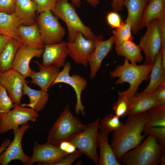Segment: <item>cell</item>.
Masks as SVG:
<instances>
[{
  "mask_svg": "<svg viewBox=\"0 0 165 165\" xmlns=\"http://www.w3.org/2000/svg\"><path fill=\"white\" fill-rule=\"evenodd\" d=\"M150 82L146 88L140 95L152 94L160 84L165 80V71L163 68L162 55L160 50L157 55L151 71Z\"/></svg>",
  "mask_w": 165,
  "mask_h": 165,
  "instance_id": "cell-26",
  "label": "cell"
},
{
  "mask_svg": "<svg viewBox=\"0 0 165 165\" xmlns=\"http://www.w3.org/2000/svg\"><path fill=\"white\" fill-rule=\"evenodd\" d=\"M60 0H57V2H58V1H60Z\"/></svg>",
  "mask_w": 165,
  "mask_h": 165,
  "instance_id": "cell-47",
  "label": "cell"
},
{
  "mask_svg": "<svg viewBox=\"0 0 165 165\" xmlns=\"http://www.w3.org/2000/svg\"><path fill=\"white\" fill-rule=\"evenodd\" d=\"M92 6L96 7L99 3V0H86ZM72 3L76 7L80 6V0H72Z\"/></svg>",
  "mask_w": 165,
  "mask_h": 165,
  "instance_id": "cell-43",
  "label": "cell"
},
{
  "mask_svg": "<svg viewBox=\"0 0 165 165\" xmlns=\"http://www.w3.org/2000/svg\"><path fill=\"white\" fill-rule=\"evenodd\" d=\"M86 126L72 114L67 105L49 131L47 142L58 147L61 143L68 141Z\"/></svg>",
  "mask_w": 165,
  "mask_h": 165,
  "instance_id": "cell-3",
  "label": "cell"
},
{
  "mask_svg": "<svg viewBox=\"0 0 165 165\" xmlns=\"http://www.w3.org/2000/svg\"><path fill=\"white\" fill-rule=\"evenodd\" d=\"M148 119L147 112L128 116L125 124L113 132L111 145L118 161L124 153L139 145L147 136L142 133Z\"/></svg>",
  "mask_w": 165,
  "mask_h": 165,
  "instance_id": "cell-1",
  "label": "cell"
},
{
  "mask_svg": "<svg viewBox=\"0 0 165 165\" xmlns=\"http://www.w3.org/2000/svg\"><path fill=\"white\" fill-rule=\"evenodd\" d=\"M147 112L148 119L145 127H165V105H159Z\"/></svg>",
  "mask_w": 165,
  "mask_h": 165,
  "instance_id": "cell-30",
  "label": "cell"
},
{
  "mask_svg": "<svg viewBox=\"0 0 165 165\" xmlns=\"http://www.w3.org/2000/svg\"><path fill=\"white\" fill-rule=\"evenodd\" d=\"M52 11L57 18L65 23L68 30V42H73L79 32L82 33L85 38L94 40L96 36L90 28L82 23L74 8L68 0L57 2Z\"/></svg>",
  "mask_w": 165,
  "mask_h": 165,
  "instance_id": "cell-5",
  "label": "cell"
},
{
  "mask_svg": "<svg viewBox=\"0 0 165 165\" xmlns=\"http://www.w3.org/2000/svg\"><path fill=\"white\" fill-rule=\"evenodd\" d=\"M42 65H53L58 68L63 67L68 56L67 42L65 41L54 44L44 45L42 54Z\"/></svg>",
  "mask_w": 165,
  "mask_h": 165,
  "instance_id": "cell-17",
  "label": "cell"
},
{
  "mask_svg": "<svg viewBox=\"0 0 165 165\" xmlns=\"http://www.w3.org/2000/svg\"><path fill=\"white\" fill-rule=\"evenodd\" d=\"M71 69L70 62L65 63L63 69L59 72L51 87L59 83H66L71 86L75 93L77 97L75 112L78 115L80 113L82 115L84 116L85 114L84 111L85 107L82 103L81 95L82 91L87 86V81L86 79L78 75L73 74L70 75L69 72Z\"/></svg>",
  "mask_w": 165,
  "mask_h": 165,
  "instance_id": "cell-11",
  "label": "cell"
},
{
  "mask_svg": "<svg viewBox=\"0 0 165 165\" xmlns=\"http://www.w3.org/2000/svg\"><path fill=\"white\" fill-rule=\"evenodd\" d=\"M142 132L147 135H151L158 140L165 147V127H144Z\"/></svg>",
  "mask_w": 165,
  "mask_h": 165,
  "instance_id": "cell-35",
  "label": "cell"
},
{
  "mask_svg": "<svg viewBox=\"0 0 165 165\" xmlns=\"http://www.w3.org/2000/svg\"><path fill=\"white\" fill-rule=\"evenodd\" d=\"M159 105L152 94L140 95L137 94L129 98L127 116L136 115L146 112Z\"/></svg>",
  "mask_w": 165,
  "mask_h": 165,
  "instance_id": "cell-20",
  "label": "cell"
},
{
  "mask_svg": "<svg viewBox=\"0 0 165 165\" xmlns=\"http://www.w3.org/2000/svg\"><path fill=\"white\" fill-rule=\"evenodd\" d=\"M13 108L10 110L1 118L0 133L7 132L11 130H15L19 126L28 123L29 121L33 122L39 117L38 112L33 109L21 105H13Z\"/></svg>",
  "mask_w": 165,
  "mask_h": 165,
  "instance_id": "cell-9",
  "label": "cell"
},
{
  "mask_svg": "<svg viewBox=\"0 0 165 165\" xmlns=\"http://www.w3.org/2000/svg\"><path fill=\"white\" fill-rule=\"evenodd\" d=\"M34 62L38 65L39 71H33L30 77L31 82L41 90L47 91L56 78L59 72L58 68L52 65L44 66L38 61Z\"/></svg>",
  "mask_w": 165,
  "mask_h": 165,
  "instance_id": "cell-18",
  "label": "cell"
},
{
  "mask_svg": "<svg viewBox=\"0 0 165 165\" xmlns=\"http://www.w3.org/2000/svg\"><path fill=\"white\" fill-rule=\"evenodd\" d=\"M94 48L88 58L90 67V77L94 79L99 71L104 59L112 50L114 43V38L112 35L104 40L102 35L95 36L94 39Z\"/></svg>",
  "mask_w": 165,
  "mask_h": 165,
  "instance_id": "cell-14",
  "label": "cell"
},
{
  "mask_svg": "<svg viewBox=\"0 0 165 165\" xmlns=\"http://www.w3.org/2000/svg\"><path fill=\"white\" fill-rule=\"evenodd\" d=\"M11 142L10 140L8 138H6L3 140L0 146V155L6 149Z\"/></svg>",
  "mask_w": 165,
  "mask_h": 165,
  "instance_id": "cell-45",
  "label": "cell"
},
{
  "mask_svg": "<svg viewBox=\"0 0 165 165\" xmlns=\"http://www.w3.org/2000/svg\"><path fill=\"white\" fill-rule=\"evenodd\" d=\"M82 154V152L77 149L74 152L67 155L52 165H70Z\"/></svg>",
  "mask_w": 165,
  "mask_h": 165,
  "instance_id": "cell-38",
  "label": "cell"
},
{
  "mask_svg": "<svg viewBox=\"0 0 165 165\" xmlns=\"http://www.w3.org/2000/svg\"><path fill=\"white\" fill-rule=\"evenodd\" d=\"M0 121H1V117H0Z\"/></svg>",
  "mask_w": 165,
  "mask_h": 165,
  "instance_id": "cell-48",
  "label": "cell"
},
{
  "mask_svg": "<svg viewBox=\"0 0 165 165\" xmlns=\"http://www.w3.org/2000/svg\"><path fill=\"white\" fill-rule=\"evenodd\" d=\"M67 46L68 55L75 62L86 67L89 55L94 48V40L85 38L82 33L79 32L73 42H67Z\"/></svg>",
  "mask_w": 165,
  "mask_h": 165,
  "instance_id": "cell-16",
  "label": "cell"
},
{
  "mask_svg": "<svg viewBox=\"0 0 165 165\" xmlns=\"http://www.w3.org/2000/svg\"><path fill=\"white\" fill-rule=\"evenodd\" d=\"M17 33L23 44L35 48H44L37 22L31 25H21Z\"/></svg>",
  "mask_w": 165,
  "mask_h": 165,
  "instance_id": "cell-22",
  "label": "cell"
},
{
  "mask_svg": "<svg viewBox=\"0 0 165 165\" xmlns=\"http://www.w3.org/2000/svg\"><path fill=\"white\" fill-rule=\"evenodd\" d=\"M114 43L115 50L118 56L125 57L133 64H137L142 61L143 57L141 53V49L132 40Z\"/></svg>",
  "mask_w": 165,
  "mask_h": 165,
  "instance_id": "cell-27",
  "label": "cell"
},
{
  "mask_svg": "<svg viewBox=\"0 0 165 165\" xmlns=\"http://www.w3.org/2000/svg\"><path fill=\"white\" fill-rule=\"evenodd\" d=\"M44 50V48H35L23 43L16 53L12 65V68L25 78L30 77L33 71L29 66L31 61L34 57H40Z\"/></svg>",
  "mask_w": 165,
  "mask_h": 165,
  "instance_id": "cell-15",
  "label": "cell"
},
{
  "mask_svg": "<svg viewBox=\"0 0 165 165\" xmlns=\"http://www.w3.org/2000/svg\"><path fill=\"white\" fill-rule=\"evenodd\" d=\"M67 154L59 147L47 142L41 144L35 140L33 153L28 165L36 162L39 165H52Z\"/></svg>",
  "mask_w": 165,
  "mask_h": 165,
  "instance_id": "cell-12",
  "label": "cell"
},
{
  "mask_svg": "<svg viewBox=\"0 0 165 165\" xmlns=\"http://www.w3.org/2000/svg\"><path fill=\"white\" fill-rule=\"evenodd\" d=\"M13 102L6 88L0 83V117L5 115L13 107Z\"/></svg>",
  "mask_w": 165,
  "mask_h": 165,
  "instance_id": "cell-34",
  "label": "cell"
},
{
  "mask_svg": "<svg viewBox=\"0 0 165 165\" xmlns=\"http://www.w3.org/2000/svg\"><path fill=\"white\" fill-rule=\"evenodd\" d=\"M119 97L113 107L115 114L118 117L127 116L129 107V98L122 92H119Z\"/></svg>",
  "mask_w": 165,
  "mask_h": 165,
  "instance_id": "cell-33",
  "label": "cell"
},
{
  "mask_svg": "<svg viewBox=\"0 0 165 165\" xmlns=\"http://www.w3.org/2000/svg\"><path fill=\"white\" fill-rule=\"evenodd\" d=\"M131 31V23L126 19L124 22H122L119 27L112 31L114 38V43L133 40V37Z\"/></svg>",
  "mask_w": 165,
  "mask_h": 165,
  "instance_id": "cell-32",
  "label": "cell"
},
{
  "mask_svg": "<svg viewBox=\"0 0 165 165\" xmlns=\"http://www.w3.org/2000/svg\"><path fill=\"white\" fill-rule=\"evenodd\" d=\"M106 19L107 24L112 28H119L123 22L119 14L117 12L114 11L108 13Z\"/></svg>",
  "mask_w": 165,
  "mask_h": 165,
  "instance_id": "cell-37",
  "label": "cell"
},
{
  "mask_svg": "<svg viewBox=\"0 0 165 165\" xmlns=\"http://www.w3.org/2000/svg\"><path fill=\"white\" fill-rule=\"evenodd\" d=\"M164 148L155 138L148 135L141 144L124 153L120 161L127 165H157Z\"/></svg>",
  "mask_w": 165,
  "mask_h": 165,
  "instance_id": "cell-4",
  "label": "cell"
},
{
  "mask_svg": "<svg viewBox=\"0 0 165 165\" xmlns=\"http://www.w3.org/2000/svg\"><path fill=\"white\" fill-rule=\"evenodd\" d=\"M160 164L161 165L165 164V150L164 148L163 149L160 156Z\"/></svg>",
  "mask_w": 165,
  "mask_h": 165,
  "instance_id": "cell-46",
  "label": "cell"
},
{
  "mask_svg": "<svg viewBox=\"0 0 165 165\" xmlns=\"http://www.w3.org/2000/svg\"><path fill=\"white\" fill-rule=\"evenodd\" d=\"M147 27L146 31L141 38L139 45L145 55L144 64L152 65L160 50L162 44L158 19L152 21Z\"/></svg>",
  "mask_w": 165,
  "mask_h": 165,
  "instance_id": "cell-8",
  "label": "cell"
},
{
  "mask_svg": "<svg viewBox=\"0 0 165 165\" xmlns=\"http://www.w3.org/2000/svg\"><path fill=\"white\" fill-rule=\"evenodd\" d=\"M23 93L29 97L30 102L20 105L30 107L38 112L43 110L49 101V94L47 91L32 89L27 85V82L24 84Z\"/></svg>",
  "mask_w": 165,
  "mask_h": 165,
  "instance_id": "cell-23",
  "label": "cell"
},
{
  "mask_svg": "<svg viewBox=\"0 0 165 165\" xmlns=\"http://www.w3.org/2000/svg\"><path fill=\"white\" fill-rule=\"evenodd\" d=\"M37 7V13H40L45 11H52L55 8L57 0H32Z\"/></svg>",
  "mask_w": 165,
  "mask_h": 165,
  "instance_id": "cell-36",
  "label": "cell"
},
{
  "mask_svg": "<svg viewBox=\"0 0 165 165\" xmlns=\"http://www.w3.org/2000/svg\"><path fill=\"white\" fill-rule=\"evenodd\" d=\"M108 134L105 132L98 133V146L100 148L99 165H120L108 142Z\"/></svg>",
  "mask_w": 165,
  "mask_h": 165,
  "instance_id": "cell-24",
  "label": "cell"
},
{
  "mask_svg": "<svg viewBox=\"0 0 165 165\" xmlns=\"http://www.w3.org/2000/svg\"><path fill=\"white\" fill-rule=\"evenodd\" d=\"M165 16V0H149L141 17V30L154 20H160Z\"/></svg>",
  "mask_w": 165,
  "mask_h": 165,
  "instance_id": "cell-25",
  "label": "cell"
},
{
  "mask_svg": "<svg viewBox=\"0 0 165 165\" xmlns=\"http://www.w3.org/2000/svg\"><path fill=\"white\" fill-rule=\"evenodd\" d=\"M25 82H27L25 78L12 68L3 72L0 71V83L6 88L15 105H21L23 86Z\"/></svg>",
  "mask_w": 165,
  "mask_h": 165,
  "instance_id": "cell-13",
  "label": "cell"
},
{
  "mask_svg": "<svg viewBox=\"0 0 165 165\" xmlns=\"http://www.w3.org/2000/svg\"><path fill=\"white\" fill-rule=\"evenodd\" d=\"M149 0H123L127 11V20L131 24L132 31L136 34L141 30V21L144 10Z\"/></svg>",
  "mask_w": 165,
  "mask_h": 165,
  "instance_id": "cell-19",
  "label": "cell"
},
{
  "mask_svg": "<svg viewBox=\"0 0 165 165\" xmlns=\"http://www.w3.org/2000/svg\"><path fill=\"white\" fill-rule=\"evenodd\" d=\"M15 0H0V12L11 14L14 12Z\"/></svg>",
  "mask_w": 165,
  "mask_h": 165,
  "instance_id": "cell-40",
  "label": "cell"
},
{
  "mask_svg": "<svg viewBox=\"0 0 165 165\" xmlns=\"http://www.w3.org/2000/svg\"><path fill=\"white\" fill-rule=\"evenodd\" d=\"M23 44L20 39L11 38L0 53V71L3 72L12 68L16 53Z\"/></svg>",
  "mask_w": 165,
  "mask_h": 165,
  "instance_id": "cell-29",
  "label": "cell"
},
{
  "mask_svg": "<svg viewBox=\"0 0 165 165\" xmlns=\"http://www.w3.org/2000/svg\"><path fill=\"white\" fill-rule=\"evenodd\" d=\"M58 147L68 154L74 152L77 149L75 147L68 141H64L60 143Z\"/></svg>",
  "mask_w": 165,
  "mask_h": 165,
  "instance_id": "cell-41",
  "label": "cell"
},
{
  "mask_svg": "<svg viewBox=\"0 0 165 165\" xmlns=\"http://www.w3.org/2000/svg\"><path fill=\"white\" fill-rule=\"evenodd\" d=\"M37 7L32 0H15L14 13L22 25H31L36 23Z\"/></svg>",
  "mask_w": 165,
  "mask_h": 165,
  "instance_id": "cell-21",
  "label": "cell"
},
{
  "mask_svg": "<svg viewBox=\"0 0 165 165\" xmlns=\"http://www.w3.org/2000/svg\"><path fill=\"white\" fill-rule=\"evenodd\" d=\"M111 6L113 11L117 12L121 11L124 6L123 0H112Z\"/></svg>",
  "mask_w": 165,
  "mask_h": 165,
  "instance_id": "cell-42",
  "label": "cell"
},
{
  "mask_svg": "<svg viewBox=\"0 0 165 165\" xmlns=\"http://www.w3.org/2000/svg\"><path fill=\"white\" fill-rule=\"evenodd\" d=\"M10 39L8 36L0 34V53Z\"/></svg>",
  "mask_w": 165,
  "mask_h": 165,
  "instance_id": "cell-44",
  "label": "cell"
},
{
  "mask_svg": "<svg viewBox=\"0 0 165 165\" xmlns=\"http://www.w3.org/2000/svg\"><path fill=\"white\" fill-rule=\"evenodd\" d=\"M57 18L50 10L40 13L36 18V22L44 45L57 43L62 41L65 31Z\"/></svg>",
  "mask_w": 165,
  "mask_h": 165,
  "instance_id": "cell-7",
  "label": "cell"
},
{
  "mask_svg": "<svg viewBox=\"0 0 165 165\" xmlns=\"http://www.w3.org/2000/svg\"><path fill=\"white\" fill-rule=\"evenodd\" d=\"M30 127L27 123L13 130V139L0 155V165H7L12 161L17 160L20 161L23 164L28 165L31 157L24 152L21 141L25 132Z\"/></svg>",
  "mask_w": 165,
  "mask_h": 165,
  "instance_id": "cell-10",
  "label": "cell"
},
{
  "mask_svg": "<svg viewBox=\"0 0 165 165\" xmlns=\"http://www.w3.org/2000/svg\"><path fill=\"white\" fill-rule=\"evenodd\" d=\"M100 121L98 118L87 124L85 129L68 141L97 165H99L97 149Z\"/></svg>",
  "mask_w": 165,
  "mask_h": 165,
  "instance_id": "cell-6",
  "label": "cell"
},
{
  "mask_svg": "<svg viewBox=\"0 0 165 165\" xmlns=\"http://www.w3.org/2000/svg\"><path fill=\"white\" fill-rule=\"evenodd\" d=\"M152 67L151 65H137L130 63L125 58L123 64L117 65L110 72V76L113 78H118L116 85L125 82L129 83V88L122 93L129 98L135 94L140 85L147 78Z\"/></svg>",
  "mask_w": 165,
  "mask_h": 165,
  "instance_id": "cell-2",
  "label": "cell"
},
{
  "mask_svg": "<svg viewBox=\"0 0 165 165\" xmlns=\"http://www.w3.org/2000/svg\"><path fill=\"white\" fill-rule=\"evenodd\" d=\"M22 25L16 14H9L0 12V34L11 38L20 39L17 31Z\"/></svg>",
  "mask_w": 165,
  "mask_h": 165,
  "instance_id": "cell-28",
  "label": "cell"
},
{
  "mask_svg": "<svg viewBox=\"0 0 165 165\" xmlns=\"http://www.w3.org/2000/svg\"><path fill=\"white\" fill-rule=\"evenodd\" d=\"M159 105H165V80L152 94Z\"/></svg>",
  "mask_w": 165,
  "mask_h": 165,
  "instance_id": "cell-39",
  "label": "cell"
},
{
  "mask_svg": "<svg viewBox=\"0 0 165 165\" xmlns=\"http://www.w3.org/2000/svg\"><path fill=\"white\" fill-rule=\"evenodd\" d=\"M123 124L119 117L115 114L110 113L106 115L100 121L99 129L101 132H114L119 129Z\"/></svg>",
  "mask_w": 165,
  "mask_h": 165,
  "instance_id": "cell-31",
  "label": "cell"
}]
</instances>
